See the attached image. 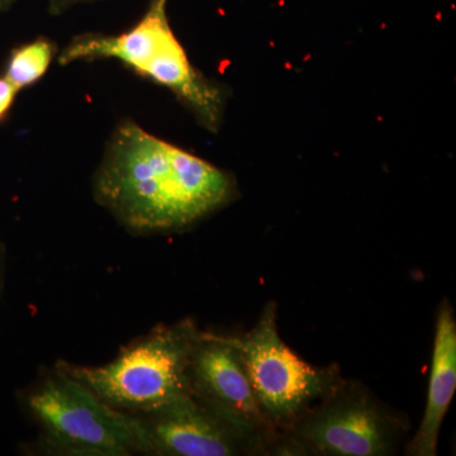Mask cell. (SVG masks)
I'll return each mask as SVG.
<instances>
[{
	"label": "cell",
	"instance_id": "1",
	"mask_svg": "<svg viewBox=\"0 0 456 456\" xmlns=\"http://www.w3.org/2000/svg\"><path fill=\"white\" fill-rule=\"evenodd\" d=\"M232 178L134 123L117 130L95 178L99 202L134 232L187 228L230 202Z\"/></svg>",
	"mask_w": 456,
	"mask_h": 456
},
{
	"label": "cell",
	"instance_id": "2",
	"mask_svg": "<svg viewBox=\"0 0 456 456\" xmlns=\"http://www.w3.org/2000/svg\"><path fill=\"white\" fill-rule=\"evenodd\" d=\"M202 332L191 320L152 330L101 367L59 362L56 369L88 387L116 410L143 415L191 395V362Z\"/></svg>",
	"mask_w": 456,
	"mask_h": 456
},
{
	"label": "cell",
	"instance_id": "3",
	"mask_svg": "<svg viewBox=\"0 0 456 456\" xmlns=\"http://www.w3.org/2000/svg\"><path fill=\"white\" fill-rule=\"evenodd\" d=\"M167 0H152L142 20L117 36H83L69 45L60 64L77 60L116 59L137 74L170 89L208 130L216 131L224 114V94L198 73L171 29Z\"/></svg>",
	"mask_w": 456,
	"mask_h": 456
},
{
	"label": "cell",
	"instance_id": "4",
	"mask_svg": "<svg viewBox=\"0 0 456 456\" xmlns=\"http://www.w3.org/2000/svg\"><path fill=\"white\" fill-rule=\"evenodd\" d=\"M407 419L364 384L346 380L281 435L278 455L389 456L406 439Z\"/></svg>",
	"mask_w": 456,
	"mask_h": 456
},
{
	"label": "cell",
	"instance_id": "5",
	"mask_svg": "<svg viewBox=\"0 0 456 456\" xmlns=\"http://www.w3.org/2000/svg\"><path fill=\"white\" fill-rule=\"evenodd\" d=\"M278 307L269 302L251 331L232 338L246 373L270 425L283 435L342 382L340 367H314L299 358L281 338Z\"/></svg>",
	"mask_w": 456,
	"mask_h": 456
},
{
	"label": "cell",
	"instance_id": "6",
	"mask_svg": "<svg viewBox=\"0 0 456 456\" xmlns=\"http://www.w3.org/2000/svg\"><path fill=\"white\" fill-rule=\"evenodd\" d=\"M27 407L53 452L75 456H127L137 452L134 416L106 403L59 369L29 393Z\"/></svg>",
	"mask_w": 456,
	"mask_h": 456
},
{
	"label": "cell",
	"instance_id": "7",
	"mask_svg": "<svg viewBox=\"0 0 456 456\" xmlns=\"http://www.w3.org/2000/svg\"><path fill=\"white\" fill-rule=\"evenodd\" d=\"M134 416L137 452L159 456L268 455L265 445L196 395Z\"/></svg>",
	"mask_w": 456,
	"mask_h": 456
},
{
	"label": "cell",
	"instance_id": "8",
	"mask_svg": "<svg viewBox=\"0 0 456 456\" xmlns=\"http://www.w3.org/2000/svg\"><path fill=\"white\" fill-rule=\"evenodd\" d=\"M191 395L277 455L281 435L261 412L244 360L231 336L202 332L191 362Z\"/></svg>",
	"mask_w": 456,
	"mask_h": 456
},
{
	"label": "cell",
	"instance_id": "9",
	"mask_svg": "<svg viewBox=\"0 0 456 456\" xmlns=\"http://www.w3.org/2000/svg\"><path fill=\"white\" fill-rule=\"evenodd\" d=\"M456 391V320L449 301L441 303L435 326L434 350L428 399L421 424L404 454L437 455L441 426Z\"/></svg>",
	"mask_w": 456,
	"mask_h": 456
},
{
	"label": "cell",
	"instance_id": "10",
	"mask_svg": "<svg viewBox=\"0 0 456 456\" xmlns=\"http://www.w3.org/2000/svg\"><path fill=\"white\" fill-rule=\"evenodd\" d=\"M55 46L46 38L29 42L18 47L9 57L4 77L18 90L33 86L46 74L53 61Z\"/></svg>",
	"mask_w": 456,
	"mask_h": 456
},
{
	"label": "cell",
	"instance_id": "11",
	"mask_svg": "<svg viewBox=\"0 0 456 456\" xmlns=\"http://www.w3.org/2000/svg\"><path fill=\"white\" fill-rule=\"evenodd\" d=\"M20 92L7 77H0V121L7 116L12 106H13L14 99L17 93Z\"/></svg>",
	"mask_w": 456,
	"mask_h": 456
},
{
	"label": "cell",
	"instance_id": "12",
	"mask_svg": "<svg viewBox=\"0 0 456 456\" xmlns=\"http://www.w3.org/2000/svg\"><path fill=\"white\" fill-rule=\"evenodd\" d=\"M77 2H83V0H51V4H53V9L60 11V9L68 7V5L74 4V3Z\"/></svg>",
	"mask_w": 456,
	"mask_h": 456
},
{
	"label": "cell",
	"instance_id": "13",
	"mask_svg": "<svg viewBox=\"0 0 456 456\" xmlns=\"http://www.w3.org/2000/svg\"><path fill=\"white\" fill-rule=\"evenodd\" d=\"M13 2L14 0H0V11H4V9L11 7Z\"/></svg>",
	"mask_w": 456,
	"mask_h": 456
}]
</instances>
